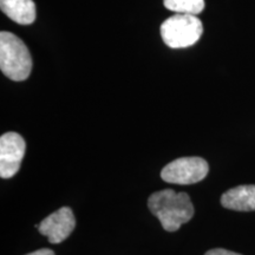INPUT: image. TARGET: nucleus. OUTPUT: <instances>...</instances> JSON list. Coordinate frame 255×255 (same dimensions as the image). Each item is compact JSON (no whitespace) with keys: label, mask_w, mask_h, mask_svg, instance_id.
<instances>
[{"label":"nucleus","mask_w":255,"mask_h":255,"mask_svg":"<svg viewBox=\"0 0 255 255\" xmlns=\"http://www.w3.org/2000/svg\"><path fill=\"white\" fill-rule=\"evenodd\" d=\"M209 171V165L202 157H181L162 169V180L174 184H194L202 181Z\"/></svg>","instance_id":"4"},{"label":"nucleus","mask_w":255,"mask_h":255,"mask_svg":"<svg viewBox=\"0 0 255 255\" xmlns=\"http://www.w3.org/2000/svg\"><path fill=\"white\" fill-rule=\"evenodd\" d=\"M221 205L237 212L255 210V184L232 188L221 196Z\"/></svg>","instance_id":"7"},{"label":"nucleus","mask_w":255,"mask_h":255,"mask_svg":"<svg viewBox=\"0 0 255 255\" xmlns=\"http://www.w3.org/2000/svg\"><path fill=\"white\" fill-rule=\"evenodd\" d=\"M163 2L175 13L197 15L205 9V0H164Z\"/></svg>","instance_id":"9"},{"label":"nucleus","mask_w":255,"mask_h":255,"mask_svg":"<svg viewBox=\"0 0 255 255\" xmlns=\"http://www.w3.org/2000/svg\"><path fill=\"white\" fill-rule=\"evenodd\" d=\"M0 7L9 19L20 25H30L36 20L33 0H0Z\"/></svg>","instance_id":"8"},{"label":"nucleus","mask_w":255,"mask_h":255,"mask_svg":"<svg viewBox=\"0 0 255 255\" xmlns=\"http://www.w3.org/2000/svg\"><path fill=\"white\" fill-rule=\"evenodd\" d=\"M203 33V25L196 15L176 13L161 25L162 39L171 49H184L196 44Z\"/></svg>","instance_id":"3"},{"label":"nucleus","mask_w":255,"mask_h":255,"mask_svg":"<svg viewBox=\"0 0 255 255\" xmlns=\"http://www.w3.org/2000/svg\"><path fill=\"white\" fill-rule=\"evenodd\" d=\"M205 255H241L239 253H235V252L223 250V248H215V250H210L207 252Z\"/></svg>","instance_id":"10"},{"label":"nucleus","mask_w":255,"mask_h":255,"mask_svg":"<svg viewBox=\"0 0 255 255\" xmlns=\"http://www.w3.org/2000/svg\"><path fill=\"white\" fill-rule=\"evenodd\" d=\"M0 69L14 82L28 78L32 70V57L24 41L11 32L0 33Z\"/></svg>","instance_id":"2"},{"label":"nucleus","mask_w":255,"mask_h":255,"mask_svg":"<svg viewBox=\"0 0 255 255\" xmlns=\"http://www.w3.org/2000/svg\"><path fill=\"white\" fill-rule=\"evenodd\" d=\"M26 255H55V252L49 250V248H41V250L32 252V253Z\"/></svg>","instance_id":"11"},{"label":"nucleus","mask_w":255,"mask_h":255,"mask_svg":"<svg viewBox=\"0 0 255 255\" xmlns=\"http://www.w3.org/2000/svg\"><path fill=\"white\" fill-rule=\"evenodd\" d=\"M24 138L17 132H6L0 137V176L13 177L20 169L25 156Z\"/></svg>","instance_id":"5"},{"label":"nucleus","mask_w":255,"mask_h":255,"mask_svg":"<svg viewBox=\"0 0 255 255\" xmlns=\"http://www.w3.org/2000/svg\"><path fill=\"white\" fill-rule=\"evenodd\" d=\"M150 212L159 220L167 232H176L194 216V206L187 193L163 189L151 194L148 199Z\"/></svg>","instance_id":"1"},{"label":"nucleus","mask_w":255,"mask_h":255,"mask_svg":"<svg viewBox=\"0 0 255 255\" xmlns=\"http://www.w3.org/2000/svg\"><path fill=\"white\" fill-rule=\"evenodd\" d=\"M76 227V219L69 207H62L50 214L38 225L41 235L49 239L50 244H60L65 241Z\"/></svg>","instance_id":"6"}]
</instances>
